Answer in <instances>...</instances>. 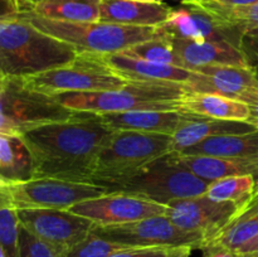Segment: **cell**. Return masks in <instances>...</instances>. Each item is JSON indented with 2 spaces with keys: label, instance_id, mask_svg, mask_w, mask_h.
<instances>
[{
  "label": "cell",
  "instance_id": "f6af8a7d",
  "mask_svg": "<svg viewBox=\"0 0 258 257\" xmlns=\"http://www.w3.org/2000/svg\"><path fill=\"white\" fill-rule=\"evenodd\" d=\"M248 257H258V253H256V254H252V256H248Z\"/></svg>",
  "mask_w": 258,
  "mask_h": 257
},
{
  "label": "cell",
  "instance_id": "d590c367",
  "mask_svg": "<svg viewBox=\"0 0 258 257\" xmlns=\"http://www.w3.org/2000/svg\"><path fill=\"white\" fill-rule=\"evenodd\" d=\"M241 49L246 55L258 57V34H248L242 38Z\"/></svg>",
  "mask_w": 258,
  "mask_h": 257
},
{
  "label": "cell",
  "instance_id": "7402d4cb",
  "mask_svg": "<svg viewBox=\"0 0 258 257\" xmlns=\"http://www.w3.org/2000/svg\"><path fill=\"white\" fill-rule=\"evenodd\" d=\"M181 111L204 117L229 121H246L251 117L248 103L216 93H186L180 101Z\"/></svg>",
  "mask_w": 258,
  "mask_h": 257
},
{
  "label": "cell",
  "instance_id": "3957f363",
  "mask_svg": "<svg viewBox=\"0 0 258 257\" xmlns=\"http://www.w3.org/2000/svg\"><path fill=\"white\" fill-rule=\"evenodd\" d=\"M209 184L181 164L178 153L170 151L105 188L108 193L130 194L168 206L179 199L203 196Z\"/></svg>",
  "mask_w": 258,
  "mask_h": 257
},
{
  "label": "cell",
  "instance_id": "8fae6325",
  "mask_svg": "<svg viewBox=\"0 0 258 257\" xmlns=\"http://www.w3.org/2000/svg\"><path fill=\"white\" fill-rule=\"evenodd\" d=\"M166 207L165 216L174 224L184 231L202 233L207 242L216 238L239 214V208L232 202L212 201L206 194L179 199Z\"/></svg>",
  "mask_w": 258,
  "mask_h": 257
},
{
  "label": "cell",
  "instance_id": "60d3db41",
  "mask_svg": "<svg viewBox=\"0 0 258 257\" xmlns=\"http://www.w3.org/2000/svg\"><path fill=\"white\" fill-rule=\"evenodd\" d=\"M249 107H251V117H249L248 122L258 128V101L253 105H249Z\"/></svg>",
  "mask_w": 258,
  "mask_h": 257
},
{
  "label": "cell",
  "instance_id": "277c9868",
  "mask_svg": "<svg viewBox=\"0 0 258 257\" xmlns=\"http://www.w3.org/2000/svg\"><path fill=\"white\" fill-rule=\"evenodd\" d=\"M185 95L183 83L128 81L116 90L67 92L55 97L68 108L102 115L136 110L181 111L180 101Z\"/></svg>",
  "mask_w": 258,
  "mask_h": 257
},
{
  "label": "cell",
  "instance_id": "44dd1931",
  "mask_svg": "<svg viewBox=\"0 0 258 257\" xmlns=\"http://www.w3.org/2000/svg\"><path fill=\"white\" fill-rule=\"evenodd\" d=\"M32 179H35L34 158L22 136L0 134V184Z\"/></svg>",
  "mask_w": 258,
  "mask_h": 257
},
{
  "label": "cell",
  "instance_id": "8992f818",
  "mask_svg": "<svg viewBox=\"0 0 258 257\" xmlns=\"http://www.w3.org/2000/svg\"><path fill=\"white\" fill-rule=\"evenodd\" d=\"M77 112L23 78L0 77V134L22 136L39 126L70 120Z\"/></svg>",
  "mask_w": 258,
  "mask_h": 257
},
{
  "label": "cell",
  "instance_id": "cb8c5ba5",
  "mask_svg": "<svg viewBox=\"0 0 258 257\" xmlns=\"http://www.w3.org/2000/svg\"><path fill=\"white\" fill-rule=\"evenodd\" d=\"M102 0H44L30 14L71 23L100 22Z\"/></svg>",
  "mask_w": 258,
  "mask_h": 257
},
{
  "label": "cell",
  "instance_id": "b9f144b4",
  "mask_svg": "<svg viewBox=\"0 0 258 257\" xmlns=\"http://www.w3.org/2000/svg\"><path fill=\"white\" fill-rule=\"evenodd\" d=\"M247 58H248L249 67H251V70L253 71L258 80V57H254V55H247Z\"/></svg>",
  "mask_w": 258,
  "mask_h": 257
},
{
  "label": "cell",
  "instance_id": "e575fe53",
  "mask_svg": "<svg viewBox=\"0 0 258 257\" xmlns=\"http://www.w3.org/2000/svg\"><path fill=\"white\" fill-rule=\"evenodd\" d=\"M201 249L202 253H203L202 257H241L237 249L213 241L204 243Z\"/></svg>",
  "mask_w": 258,
  "mask_h": 257
},
{
  "label": "cell",
  "instance_id": "4316f807",
  "mask_svg": "<svg viewBox=\"0 0 258 257\" xmlns=\"http://www.w3.org/2000/svg\"><path fill=\"white\" fill-rule=\"evenodd\" d=\"M256 185V179L252 175L228 176L212 181L206 196L216 202H232L238 207L241 214L251 203Z\"/></svg>",
  "mask_w": 258,
  "mask_h": 257
},
{
  "label": "cell",
  "instance_id": "5bb4252c",
  "mask_svg": "<svg viewBox=\"0 0 258 257\" xmlns=\"http://www.w3.org/2000/svg\"><path fill=\"white\" fill-rule=\"evenodd\" d=\"M166 35L188 40L228 42L241 48L242 37L213 17L211 13L190 3H181L161 25Z\"/></svg>",
  "mask_w": 258,
  "mask_h": 257
},
{
  "label": "cell",
  "instance_id": "f1b7e54d",
  "mask_svg": "<svg viewBox=\"0 0 258 257\" xmlns=\"http://www.w3.org/2000/svg\"><path fill=\"white\" fill-rule=\"evenodd\" d=\"M19 229L17 208L0 198V252L5 257H20Z\"/></svg>",
  "mask_w": 258,
  "mask_h": 257
},
{
  "label": "cell",
  "instance_id": "ee69618b",
  "mask_svg": "<svg viewBox=\"0 0 258 257\" xmlns=\"http://www.w3.org/2000/svg\"><path fill=\"white\" fill-rule=\"evenodd\" d=\"M144 2H154V3H160V2H164V0H144ZM181 3L185 2V0H180Z\"/></svg>",
  "mask_w": 258,
  "mask_h": 257
},
{
  "label": "cell",
  "instance_id": "8d00e7d4",
  "mask_svg": "<svg viewBox=\"0 0 258 257\" xmlns=\"http://www.w3.org/2000/svg\"><path fill=\"white\" fill-rule=\"evenodd\" d=\"M193 247L190 246H176L166 248V257H189Z\"/></svg>",
  "mask_w": 258,
  "mask_h": 257
},
{
  "label": "cell",
  "instance_id": "ba28073f",
  "mask_svg": "<svg viewBox=\"0 0 258 257\" xmlns=\"http://www.w3.org/2000/svg\"><path fill=\"white\" fill-rule=\"evenodd\" d=\"M23 80L30 87L50 96L116 90L128 82L107 65L102 55L90 53H80L68 65Z\"/></svg>",
  "mask_w": 258,
  "mask_h": 257
},
{
  "label": "cell",
  "instance_id": "9c48e42d",
  "mask_svg": "<svg viewBox=\"0 0 258 257\" xmlns=\"http://www.w3.org/2000/svg\"><path fill=\"white\" fill-rule=\"evenodd\" d=\"M92 183L55 178H37L15 184H0V198L19 209H70L87 199L107 194Z\"/></svg>",
  "mask_w": 258,
  "mask_h": 257
},
{
  "label": "cell",
  "instance_id": "4dcf8cb0",
  "mask_svg": "<svg viewBox=\"0 0 258 257\" xmlns=\"http://www.w3.org/2000/svg\"><path fill=\"white\" fill-rule=\"evenodd\" d=\"M128 248L125 244L116 243L97 236L93 231L85 239L73 246L66 257H110L115 252Z\"/></svg>",
  "mask_w": 258,
  "mask_h": 257
},
{
  "label": "cell",
  "instance_id": "7c38bea8",
  "mask_svg": "<svg viewBox=\"0 0 258 257\" xmlns=\"http://www.w3.org/2000/svg\"><path fill=\"white\" fill-rule=\"evenodd\" d=\"M18 217L20 224L33 234L67 251L85 239L96 226L70 209H19Z\"/></svg>",
  "mask_w": 258,
  "mask_h": 257
},
{
  "label": "cell",
  "instance_id": "ab89813d",
  "mask_svg": "<svg viewBox=\"0 0 258 257\" xmlns=\"http://www.w3.org/2000/svg\"><path fill=\"white\" fill-rule=\"evenodd\" d=\"M44 0H19V7H20V14L24 13H30L35 5L40 4Z\"/></svg>",
  "mask_w": 258,
  "mask_h": 257
},
{
  "label": "cell",
  "instance_id": "d6a6232c",
  "mask_svg": "<svg viewBox=\"0 0 258 257\" xmlns=\"http://www.w3.org/2000/svg\"><path fill=\"white\" fill-rule=\"evenodd\" d=\"M67 249L43 241L20 224L19 254L20 257H66Z\"/></svg>",
  "mask_w": 258,
  "mask_h": 257
},
{
  "label": "cell",
  "instance_id": "836d02e7",
  "mask_svg": "<svg viewBox=\"0 0 258 257\" xmlns=\"http://www.w3.org/2000/svg\"><path fill=\"white\" fill-rule=\"evenodd\" d=\"M110 257H166L164 247H128L115 252Z\"/></svg>",
  "mask_w": 258,
  "mask_h": 257
},
{
  "label": "cell",
  "instance_id": "ffe728a7",
  "mask_svg": "<svg viewBox=\"0 0 258 257\" xmlns=\"http://www.w3.org/2000/svg\"><path fill=\"white\" fill-rule=\"evenodd\" d=\"M179 160L191 173L203 180L212 181L228 176L252 175L258 186V156L246 158H219L207 155H180Z\"/></svg>",
  "mask_w": 258,
  "mask_h": 257
},
{
  "label": "cell",
  "instance_id": "30bf717a",
  "mask_svg": "<svg viewBox=\"0 0 258 257\" xmlns=\"http://www.w3.org/2000/svg\"><path fill=\"white\" fill-rule=\"evenodd\" d=\"M97 236L127 247H176L190 246L201 249L207 242L198 232H188L179 228L166 216H155L130 223L115 226H95Z\"/></svg>",
  "mask_w": 258,
  "mask_h": 257
},
{
  "label": "cell",
  "instance_id": "ac0fdd59",
  "mask_svg": "<svg viewBox=\"0 0 258 257\" xmlns=\"http://www.w3.org/2000/svg\"><path fill=\"white\" fill-rule=\"evenodd\" d=\"M107 65L126 81L134 82H175L185 83L191 71L176 66L159 65L133 57L122 52L102 55Z\"/></svg>",
  "mask_w": 258,
  "mask_h": 257
},
{
  "label": "cell",
  "instance_id": "74e56055",
  "mask_svg": "<svg viewBox=\"0 0 258 257\" xmlns=\"http://www.w3.org/2000/svg\"><path fill=\"white\" fill-rule=\"evenodd\" d=\"M238 253L241 254V257H248L252 256V254L258 253V236L254 237L249 242H247L246 244H243L238 249Z\"/></svg>",
  "mask_w": 258,
  "mask_h": 257
},
{
  "label": "cell",
  "instance_id": "603a6c76",
  "mask_svg": "<svg viewBox=\"0 0 258 257\" xmlns=\"http://www.w3.org/2000/svg\"><path fill=\"white\" fill-rule=\"evenodd\" d=\"M180 155H207L219 158L258 156V128L249 133L208 139L180 151Z\"/></svg>",
  "mask_w": 258,
  "mask_h": 257
},
{
  "label": "cell",
  "instance_id": "1f68e13d",
  "mask_svg": "<svg viewBox=\"0 0 258 257\" xmlns=\"http://www.w3.org/2000/svg\"><path fill=\"white\" fill-rule=\"evenodd\" d=\"M196 72L212 76L218 80L228 81L237 85L247 86V87L258 88V80L251 67H241V66H206V67L196 68Z\"/></svg>",
  "mask_w": 258,
  "mask_h": 257
},
{
  "label": "cell",
  "instance_id": "f35d334b",
  "mask_svg": "<svg viewBox=\"0 0 258 257\" xmlns=\"http://www.w3.org/2000/svg\"><path fill=\"white\" fill-rule=\"evenodd\" d=\"M214 2L228 7H243V5L257 4L258 0H214Z\"/></svg>",
  "mask_w": 258,
  "mask_h": 257
},
{
  "label": "cell",
  "instance_id": "7bdbcfd3",
  "mask_svg": "<svg viewBox=\"0 0 258 257\" xmlns=\"http://www.w3.org/2000/svg\"><path fill=\"white\" fill-rule=\"evenodd\" d=\"M258 206V186H256V190H254V194H253V198H252L251 203L248 204V207H247L246 209L248 208H253V207H257ZM244 209V211H246Z\"/></svg>",
  "mask_w": 258,
  "mask_h": 257
},
{
  "label": "cell",
  "instance_id": "d6986e66",
  "mask_svg": "<svg viewBox=\"0 0 258 257\" xmlns=\"http://www.w3.org/2000/svg\"><path fill=\"white\" fill-rule=\"evenodd\" d=\"M256 128L246 121L218 120L186 112V120L173 135V151L180 153L208 139L249 133Z\"/></svg>",
  "mask_w": 258,
  "mask_h": 257
},
{
  "label": "cell",
  "instance_id": "6da1fadb",
  "mask_svg": "<svg viewBox=\"0 0 258 257\" xmlns=\"http://www.w3.org/2000/svg\"><path fill=\"white\" fill-rule=\"evenodd\" d=\"M115 133L98 113L78 111L70 120L39 126L22 138L34 158L35 179L92 183L98 155Z\"/></svg>",
  "mask_w": 258,
  "mask_h": 257
},
{
  "label": "cell",
  "instance_id": "2e32d148",
  "mask_svg": "<svg viewBox=\"0 0 258 257\" xmlns=\"http://www.w3.org/2000/svg\"><path fill=\"white\" fill-rule=\"evenodd\" d=\"M165 3L144 0H102L101 22L134 27H161L173 13Z\"/></svg>",
  "mask_w": 258,
  "mask_h": 257
},
{
  "label": "cell",
  "instance_id": "484cf974",
  "mask_svg": "<svg viewBox=\"0 0 258 257\" xmlns=\"http://www.w3.org/2000/svg\"><path fill=\"white\" fill-rule=\"evenodd\" d=\"M183 86L186 93H216V95L242 101L248 105H253L258 101V88L218 80L196 71H191L190 77L185 83H183Z\"/></svg>",
  "mask_w": 258,
  "mask_h": 257
},
{
  "label": "cell",
  "instance_id": "52a82bcc",
  "mask_svg": "<svg viewBox=\"0 0 258 257\" xmlns=\"http://www.w3.org/2000/svg\"><path fill=\"white\" fill-rule=\"evenodd\" d=\"M170 151H173L171 135L116 130L98 155L92 184L105 188Z\"/></svg>",
  "mask_w": 258,
  "mask_h": 257
},
{
  "label": "cell",
  "instance_id": "4fadbf2b",
  "mask_svg": "<svg viewBox=\"0 0 258 257\" xmlns=\"http://www.w3.org/2000/svg\"><path fill=\"white\" fill-rule=\"evenodd\" d=\"M168 207L123 193L105 196L77 203L71 212L91 219L96 226L130 223L155 216H165Z\"/></svg>",
  "mask_w": 258,
  "mask_h": 257
},
{
  "label": "cell",
  "instance_id": "5b68a950",
  "mask_svg": "<svg viewBox=\"0 0 258 257\" xmlns=\"http://www.w3.org/2000/svg\"><path fill=\"white\" fill-rule=\"evenodd\" d=\"M19 17L27 19L45 34L70 43L76 48L78 54H113L139 43L165 34L160 27H134L101 20L87 23L59 22L38 17L30 13H24Z\"/></svg>",
  "mask_w": 258,
  "mask_h": 257
},
{
  "label": "cell",
  "instance_id": "7a4b0ae2",
  "mask_svg": "<svg viewBox=\"0 0 258 257\" xmlns=\"http://www.w3.org/2000/svg\"><path fill=\"white\" fill-rule=\"evenodd\" d=\"M73 45L45 34L22 17L0 20V77H30L72 62Z\"/></svg>",
  "mask_w": 258,
  "mask_h": 257
},
{
  "label": "cell",
  "instance_id": "d4e9b609",
  "mask_svg": "<svg viewBox=\"0 0 258 257\" xmlns=\"http://www.w3.org/2000/svg\"><path fill=\"white\" fill-rule=\"evenodd\" d=\"M183 3L203 8L242 38L248 34H258V3L243 7H228L214 0H185Z\"/></svg>",
  "mask_w": 258,
  "mask_h": 257
},
{
  "label": "cell",
  "instance_id": "83f0119b",
  "mask_svg": "<svg viewBox=\"0 0 258 257\" xmlns=\"http://www.w3.org/2000/svg\"><path fill=\"white\" fill-rule=\"evenodd\" d=\"M122 53L154 63H159V65L176 66V67L183 68L180 59L175 52V48H174L173 40L166 34L139 43L134 47L122 50Z\"/></svg>",
  "mask_w": 258,
  "mask_h": 257
},
{
  "label": "cell",
  "instance_id": "e0dca14e",
  "mask_svg": "<svg viewBox=\"0 0 258 257\" xmlns=\"http://www.w3.org/2000/svg\"><path fill=\"white\" fill-rule=\"evenodd\" d=\"M101 118L113 130L141 131V133L165 134L173 136L186 120V112L136 110L102 113Z\"/></svg>",
  "mask_w": 258,
  "mask_h": 257
},
{
  "label": "cell",
  "instance_id": "9a60e30c",
  "mask_svg": "<svg viewBox=\"0 0 258 257\" xmlns=\"http://www.w3.org/2000/svg\"><path fill=\"white\" fill-rule=\"evenodd\" d=\"M174 48L183 68L193 71L206 66H241L249 67L248 58L241 48L228 42L188 40L173 38Z\"/></svg>",
  "mask_w": 258,
  "mask_h": 257
},
{
  "label": "cell",
  "instance_id": "f546056e",
  "mask_svg": "<svg viewBox=\"0 0 258 257\" xmlns=\"http://www.w3.org/2000/svg\"><path fill=\"white\" fill-rule=\"evenodd\" d=\"M256 236H258V211L236 218L212 241L238 251L243 244L253 239Z\"/></svg>",
  "mask_w": 258,
  "mask_h": 257
}]
</instances>
